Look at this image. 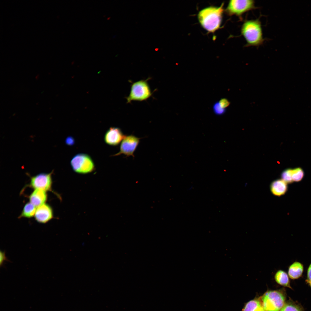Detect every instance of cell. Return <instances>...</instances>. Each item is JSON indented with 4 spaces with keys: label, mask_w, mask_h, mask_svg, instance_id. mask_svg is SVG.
Segmentation results:
<instances>
[{
    "label": "cell",
    "mask_w": 311,
    "mask_h": 311,
    "mask_svg": "<svg viewBox=\"0 0 311 311\" xmlns=\"http://www.w3.org/2000/svg\"><path fill=\"white\" fill-rule=\"evenodd\" d=\"M224 3L219 7L210 6L200 10L198 19L201 25L209 33H214L221 25L224 11Z\"/></svg>",
    "instance_id": "obj_1"
},
{
    "label": "cell",
    "mask_w": 311,
    "mask_h": 311,
    "mask_svg": "<svg viewBox=\"0 0 311 311\" xmlns=\"http://www.w3.org/2000/svg\"><path fill=\"white\" fill-rule=\"evenodd\" d=\"M241 33L246 40V47L259 46L265 40L261 23L258 19L245 20L242 25Z\"/></svg>",
    "instance_id": "obj_2"
},
{
    "label": "cell",
    "mask_w": 311,
    "mask_h": 311,
    "mask_svg": "<svg viewBox=\"0 0 311 311\" xmlns=\"http://www.w3.org/2000/svg\"><path fill=\"white\" fill-rule=\"evenodd\" d=\"M149 79L140 80L132 84L130 94L126 98L127 103L133 101L145 100L151 96L152 93L147 82Z\"/></svg>",
    "instance_id": "obj_3"
},
{
    "label": "cell",
    "mask_w": 311,
    "mask_h": 311,
    "mask_svg": "<svg viewBox=\"0 0 311 311\" xmlns=\"http://www.w3.org/2000/svg\"><path fill=\"white\" fill-rule=\"evenodd\" d=\"M285 298L280 291H271L261 297L263 307L266 311H280L284 305Z\"/></svg>",
    "instance_id": "obj_4"
},
{
    "label": "cell",
    "mask_w": 311,
    "mask_h": 311,
    "mask_svg": "<svg viewBox=\"0 0 311 311\" xmlns=\"http://www.w3.org/2000/svg\"><path fill=\"white\" fill-rule=\"evenodd\" d=\"M70 164L73 170L76 173L85 174L92 172L95 169L94 163L88 155L79 153L72 159Z\"/></svg>",
    "instance_id": "obj_5"
},
{
    "label": "cell",
    "mask_w": 311,
    "mask_h": 311,
    "mask_svg": "<svg viewBox=\"0 0 311 311\" xmlns=\"http://www.w3.org/2000/svg\"><path fill=\"white\" fill-rule=\"evenodd\" d=\"M256 8L254 0H232L229 2L225 12L229 16L235 15L242 20L244 13Z\"/></svg>",
    "instance_id": "obj_6"
},
{
    "label": "cell",
    "mask_w": 311,
    "mask_h": 311,
    "mask_svg": "<svg viewBox=\"0 0 311 311\" xmlns=\"http://www.w3.org/2000/svg\"><path fill=\"white\" fill-rule=\"evenodd\" d=\"M52 171L50 173H41L31 177L29 186L34 189L52 191Z\"/></svg>",
    "instance_id": "obj_7"
},
{
    "label": "cell",
    "mask_w": 311,
    "mask_h": 311,
    "mask_svg": "<svg viewBox=\"0 0 311 311\" xmlns=\"http://www.w3.org/2000/svg\"><path fill=\"white\" fill-rule=\"evenodd\" d=\"M140 138L132 134L125 136L120 144V151L113 156L123 154L127 157H134V153L140 142Z\"/></svg>",
    "instance_id": "obj_8"
},
{
    "label": "cell",
    "mask_w": 311,
    "mask_h": 311,
    "mask_svg": "<svg viewBox=\"0 0 311 311\" xmlns=\"http://www.w3.org/2000/svg\"><path fill=\"white\" fill-rule=\"evenodd\" d=\"M125 136L120 128L111 127L105 133L104 140L105 143L108 145L116 146L121 143Z\"/></svg>",
    "instance_id": "obj_9"
},
{
    "label": "cell",
    "mask_w": 311,
    "mask_h": 311,
    "mask_svg": "<svg viewBox=\"0 0 311 311\" xmlns=\"http://www.w3.org/2000/svg\"><path fill=\"white\" fill-rule=\"evenodd\" d=\"M53 215L52 208L50 205L45 203L37 207L34 217L38 222L44 224L52 219Z\"/></svg>",
    "instance_id": "obj_10"
},
{
    "label": "cell",
    "mask_w": 311,
    "mask_h": 311,
    "mask_svg": "<svg viewBox=\"0 0 311 311\" xmlns=\"http://www.w3.org/2000/svg\"><path fill=\"white\" fill-rule=\"evenodd\" d=\"M47 198V191L38 189H34L29 196V202L36 207L45 203Z\"/></svg>",
    "instance_id": "obj_11"
},
{
    "label": "cell",
    "mask_w": 311,
    "mask_h": 311,
    "mask_svg": "<svg viewBox=\"0 0 311 311\" xmlns=\"http://www.w3.org/2000/svg\"><path fill=\"white\" fill-rule=\"evenodd\" d=\"M270 190L272 194L277 196L284 195L287 189V183L282 179L275 180L270 185Z\"/></svg>",
    "instance_id": "obj_12"
},
{
    "label": "cell",
    "mask_w": 311,
    "mask_h": 311,
    "mask_svg": "<svg viewBox=\"0 0 311 311\" xmlns=\"http://www.w3.org/2000/svg\"><path fill=\"white\" fill-rule=\"evenodd\" d=\"M304 271V266L299 262L295 261L289 267L288 274L291 279H296L299 278L302 275Z\"/></svg>",
    "instance_id": "obj_13"
},
{
    "label": "cell",
    "mask_w": 311,
    "mask_h": 311,
    "mask_svg": "<svg viewBox=\"0 0 311 311\" xmlns=\"http://www.w3.org/2000/svg\"><path fill=\"white\" fill-rule=\"evenodd\" d=\"M274 278L276 282L280 285L291 288L289 276L286 272L282 270L277 271L275 273Z\"/></svg>",
    "instance_id": "obj_14"
},
{
    "label": "cell",
    "mask_w": 311,
    "mask_h": 311,
    "mask_svg": "<svg viewBox=\"0 0 311 311\" xmlns=\"http://www.w3.org/2000/svg\"><path fill=\"white\" fill-rule=\"evenodd\" d=\"M36 207L30 202L25 204L19 218H30L34 216L36 210Z\"/></svg>",
    "instance_id": "obj_15"
},
{
    "label": "cell",
    "mask_w": 311,
    "mask_h": 311,
    "mask_svg": "<svg viewBox=\"0 0 311 311\" xmlns=\"http://www.w3.org/2000/svg\"><path fill=\"white\" fill-rule=\"evenodd\" d=\"M243 311H266L262 304L259 300H251L246 305Z\"/></svg>",
    "instance_id": "obj_16"
},
{
    "label": "cell",
    "mask_w": 311,
    "mask_h": 311,
    "mask_svg": "<svg viewBox=\"0 0 311 311\" xmlns=\"http://www.w3.org/2000/svg\"><path fill=\"white\" fill-rule=\"evenodd\" d=\"M304 172L300 168L292 169V176L293 181L298 182L300 181L304 176Z\"/></svg>",
    "instance_id": "obj_17"
},
{
    "label": "cell",
    "mask_w": 311,
    "mask_h": 311,
    "mask_svg": "<svg viewBox=\"0 0 311 311\" xmlns=\"http://www.w3.org/2000/svg\"><path fill=\"white\" fill-rule=\"evenodd\" d=\"M292 169H288L284 171L281 173L282 179L287 183H290L293 181L292 176Z\"/></svg>",
    "instance_id": "obj_18"
},
{
    "label": "cell",
    "mask_w": 311,
    "mask_h": 311,
    "mask_svg": "<svg viewBox=\"0 0 311 311\" xmlns=\"http://www.w3.org/2000/svg\"><path fill=\"white\" fill-rule=\"evenodd\" d=\"M280 311H302L299 306L291 303H287L284 305Z\"/></svg>",
    "instance_id": "obj_19"
},
{
    "label": "cell",
    "mask_w": 311,
    "mask_h": 311,
    "mask_svg": "<svg viewBox=\"0 0 311 311\" xmlns=\"http://www.w3.org/2000/svg\"><path fill=\"white\" fill-rule=\"evenodd\" d=\"M213 110L215 115L220 116L223 115L225 113L226 109L223 108L218 101L216 102L213 104Z\"/></svg>",
    "instance_id": "obj_20"
},
{
    "label": "cell",
    "mask_w": 311,
    "mask_h": 311,
    "mask_svg": "<svg viewBox=\"0 0 311 311\" xmlns=\"http://www.w3.org/2000/svg\"><path fill=\"white\" fill-rule=\"evenodd\" d=\"M218 102L221 106L223 108L225 109L230 104V102L228 99L226 98H221Z\"/></svg>",
    "instance_id": "obj_21"
},
{
    "label": "cell",
    "mask_w": 311,
    "mask_h": 311,
    "mask_svg": "<svg viewBox=\"0 0 311 311\" xmlns=\"http://www.w3.org/2000/svg\"><path fill=\"white\" fill-rule=\"evenodd\" d=\"M75 142L74 139L71 136L67 137L65 140L66 144L68 145H73L75 143Z\"/></svg>",
    "instance_id": "obj_22"
},
{
    "label": "cell",
    "mask_w": 311,
    "mask_h": 311,
    "mask_svg": "<svg viewBox=\"0 0 311 311\" xmlns=\"http://www.w3.org/2000/svg\"><path fill=\"white\" fill-rule=\"evenodd\" d=\"M0 258V265L1 266L2 264H3L4 261H5V260H7L5 257V253L4 252H2L1 251Z\"/></svg>",
    "instance_id": "obj_23"
},
{
    "label": "cell",
    "mask_w": 311,
    "mask_h": 311,
    "mask_svg": "<svg viewBox=\"0 0 311 311\" xmlns=\"http://www.w3.org/2000/svg\"><path fill=\"white\" fill-rule=\"evenodd\" d=\"M307 279L308 281H311V263L309 265L307 271Z\"/></svg>",
    "instance_id": "obj_24"
},
{
    "label": "cell",
    "mask_w": 311,
    "mask_h": 311,
    "mask_svg": "<svg viewBox=\"0 0 311 311\" xmlns=\"http://www.w3.org/2000/svg\"><path fill=\"white\" fill-rule=\"evenodd\" d=\"M306 282H307V283H308V284H309V285H310V287H311V281H308V280H306Z\"/></svg>",
    "instance_id": "obj_25"
}]
</instances>
